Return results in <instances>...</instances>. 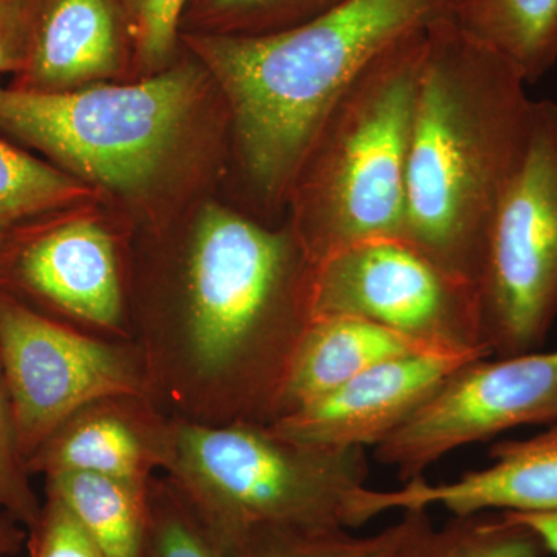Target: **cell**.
I'll return each mask as SVG.
<instances>
[{
	"mask_svg": "<svg viewBox=\"0 0 557 557\" xmlns=\"http://www.w3.org/2000/svg\"><path fill=\"white\" fill-rule=\"evenodd\" d=\"M311 318L364 319L423 350L486 354L478 285L406 239H373L314 263Z\"/></svg>",
	"mask_w": 557,
	"mask_h": 557,
	"instance_id": "obj_8",
	"label": "cell"
},
{
	"mask_svg": "<svg viewBox=\"0 0 557 557\" xmlns=\"http://www.w3.org/2000/svg\"><path fill=\"white\" fill-rule=\"evenodd\" d=\"M416 351L431 350L364 319H311L289 362L273 421L317 401L380 362Z\"/></svg>",
	"mask_w": 557,
	"mask_h": 557,
	"instance_id": "obj_16",
	"label": "cell"
},
{
	"mask_svg": "<svg viewBox=\"0 0 557 557\" xmlns=\"http://www.w3.org/2000/svg\"><path fill=\"white\" fill-rule=\"evenodd\" d=\"M491 458L490 467L453 482L429 483L418 478L394 491L368 487L362 515L369 522L392 509L442 507L453 516L557 509V423L536 437L497 443Z\"/></svg>",
	"mask_w": 557,
	"mask_h": 557,
	"instance_id": "obj_14",
	"label": "cell"
},
{
	"mask_svg": "<svg viewBox=\"0 0 557 557\" xmlns=\"http://www.w3.org/2000/svg\"><path fill=\"white\" fill-rule=\"evenodd\" d=\"M42 504L32 486V472L22 453L16 420L5 380L0 370V516L25 530L39 522Z\"/></svg>",
	"mask_w": 557,
	"mask_h": 557,
	"instance_id": "obj_24",
	"label": "cell"
},
{
	"mask_svg": "<svg viewBox=\"0 0 557 557\" xmlns=\"http://www.w3.org/2000/svg\"><path fill=\"white\" fill-rule=\"evenodd\" d=\"M507 515L536 531L539 537L544 541L549 556L557 557V509L545 512H525V515L507 512Z\"/></svg>",
	"mask_w": 557,
	"mask_h": 557,
	"instance_id": "obj_28",
	"label": "cell"
},
{
	"mask_svg": "<svg viewBox=\"0 0 557 557\" xmlns=\"http://www.w3.org/2000/svg\"><path fill=\"white\" fill-rule=\"evenodd\" d=\"M482 357L491 355L416 351L387 359L269 426L282 437L319 448H376L450 373Z\"/></svg>",
	"mask_w": 557,
	"mask_h": 557,
	"instance_id": "obj_12",
	"label": "cell"
},
{
	"mask_svg": "<svg viewBox=\"0 0 557 557\" xmlns=\"http://www.w3.org/2000/svg\"><path fill=\"white\" fill-rule=\"evenodd\" d=\"M450 0H344L287 30L259 36L182 33L218 84L256 200L287 201L319 127L344 91L399 39L449 20Z\"/></svg>",
	"mask_w": 557,
	"mask_h": 557,
	"instance_id": "obj_3",
	"label": "cell"
},
{
	"mask_svg": "<svg viewBox=\"0 0 557 557\" xmlns=\"http://www.w3.org/2000/svg\"><path fill=\"white\" fill-rule=\"evenodd\" d=\"M406 530L405 516L369 536L350 530H265L242 541L226 557H392Z\"/></svg>",
	"mask_w": 557,
	"mask_h": 557,
	"instance_id": "obj_22",
	"label": "cell"
},
{
	"mask_svg": "<svg viewBox=\"0 0 557 557\" xmlns=\"http://www.w3.org/2000/svg\"><path fill=\"white\" fill-rule=\"evenodd\" d=\"M139 557H226L166 475L148 483V522Z\"/></svg>",
	"mask_w": 557,
	"mask_h": 557,
	"instance_id": "obj_23",
	"label": "cell"
},
{
	"mask_svg": "<svg viewBox=\"0 0 557 557\" xmlns=\"http://www.w3.org/2000/svg\"><path fill=\"white\" fill-rule=\"evenodd\" d=\"M311 262L292 226L208 205L183 258L177 313L135 341L149 398L172 420H274L311 322Z\"/></svg>",
	"mask_w": 557,
	"mask_h": 557,
	"instance_id": "obj_1",
	"label": "cell"
},
{
	"mask_svg": "<svg viewBox=\"0 0 557 557\" xmlns=\"http://www.w3.org/2000/svg\"><path fill=\"white\" fill-rule=\"evenodd\" d=\"M134 57L121 0H42L22 90L69 91L104 83Z\"/></svg>",
	"mask_w": 557,
	"mask_h": 557,
	"instance_id": "obj_15",
	"label": "cell"
},
{
	"mask_svg": "<svg viewBox=\"0 0 557 557\" xmlns=\"http://www.w3.org/2000/svg\"><path fill=\"white\" fill-rule=\"evenodd\" d=\"M87 196L89 189L78 178L0 138V242L25 222Z\"/></svg>",
	"mask_w": 557,
	"mask_h": 557,
	"instance_id": "obj_20",
	"label": "cell"
},
{
	"mask_svg": "<svg viewBox=\"0 0 557 557\" xmlns=\"http://www.w3.org/2000/svg\"><path fill=\"white\" fill-rule=\"evenodd\" d=\"M129 21L134 61L146 72H161L177 53L180 25L189 0H121Z\"/></svg>",
	"mask_w": 557,
	"mask_h": 557,
	"instance_id": "obj_25",
	"label": "cell"
},
{
	"mask_svg": "<svg viewBox=\"0 0 557 557\" xmlns=\"http://www.w3.org/2000/svg\"><path fill=\"white\" fill-rule=\"evenodd\" d=\"M344 0H189L182 33L259 36L287 30Z\"/></svg>",
	"mask_w": 557,
	"mask_h": 557,
	"instance_id": "obj_21",
	"label": "cell"
},
{
	"mask_svg": "<svg viewBox=\"0 0 557 557\" xmlns=\"http://www.w3.org/2000/svg\"><path fill=\"white\" fill-rule=\"evenodd\" d=\"M428 511H403L406 530L392 557H549L536 531L507 512L453 516L437 527Z\"/></svg>",
	"mask_w": 557,
	"mask_h": 557,
	"instance_id": "obj_19",
	"label": "cell"
},
{
	"mask_svg": "<svg viewBox=\"0 0 557 557\" xmlns=\"http://www.w3.org/2000/svg\"><path fill=\"white\" fill-rule=\"evenodd\" d=\"M207 76L196 60L129 86L100 83L54 94L0 87V131L79 177L141 193L177 152Z\"/></svg>",
	"mask_w": 557,
	"mask_h": 557,
	"instance_id": "obj_6",
	"label": "cell"
},
{
	"mask_svg": "<svg viewBox=\"0 0 557 557\" xmlns=\"http://www.w3.org/2000/svg\"><path fill=\"white\" fill-rule=\"evenodd\" d=\"M0 370L25 460L97 399L148 395L134 343L84 335L0 288Z\"/></svg>",
	"mask_w": 557,
	"mask_h": 557,
	"instance_id": "obj_9",
	"label": "cell"
},
{
	"mask_svg": "<svg viewBox=\"0 0 557 557\" xmlns=\"http://www.w3.org/2000/svg\"><path fill=\"white\" fill-rule=\"evenodd\" d=\"M46 494L60 498L104 557H139L148 522V485L60 472L47 475Z\"/></svg>",
	"mask_w": 557,
	"mask_h": 557,
	"instance_id": "obj_18",
	"label": "cell"
},
{
	"mask_svg": "<svg viewBox=\"0 0 557 557\" xmlns=\"http://www.w3.org/2000/svg\"><path fill=\"white\" fill-rule=\"evenodd\" d=\"M30 557H104L67 505L47 494L39 522L28 531Z\"/></svg>",
	"mask_w": 557,
	"mask_h": 557,
	"instance_id": "obj_26",
	"label": "cell"
},
{
	"mask_svg": "<svg viewBox=\"0 0 557 557\" xmlns=\"http://www.w3.org/2000/svg\"><path fill=\"white\" fill-rule=\"evenodd\" d=\"M0 288L131 338L115 242L95 220L11 233L0 242Z\"/></svg>",
	"mask_w": 557,
	"mask_h": 557,
	"instance_id": "obj_11",
	"label": "cell"
},
{
	"mask_svg": "<svg viewBox=\"0 0 557 557\" xmlns=\"http://www.w3.org/2000/svg\"><path fill=\"white\" fill-rule=\"evenodd\" d=\"M172 418L145 395H116L84 406L28 461L32 475L87 472L148 485L170 461Z\"/></svg>",
	"mask_w": 557,
	"mask_h": 557,
	"instance_id": "obj_13",
	"label": "cell"
},
{
	"mask_svg": "<svg viewBox=\"0 0 557 557\" xmlns=\"http://www.w3.org/2000/svg\"><path fill=\"white\" fill-rule=\"evenodd\" d=\"M557 423V350L471 359L375 448L403 483L454 450L511 429Z\"/></svg>",
	"mask_w": 557,
	"mask_h": 557,
	"instance_id": "obj_10",
	"label": "cell"
},
{
	"mask_svg": "<svg viewBox=\"0 0 557 557\" xmlns=\"http://www.w3.org/2000/svg\"><path fill=\"white\" fill-rule=\"evenodd\" d=\"M429 28V27H428ZM388 47L344 91L287 200L311 262L373 239H406V182L426 32Z\"/></svg>",
	"mask_w": 557,
	"mask_h": 557,
	"instance_id": "obj_4",
	"label": "cell"
},
{
	"mask_svg": "<svg viewBox=\"0 0 557 557\" xmlns=\"http://www.w3.org/2000/svg\"><path fill=\"white\" fill-rule=\"evenodd\" d=\"M368 449L319 448L269 424L172 420L163 475L223 555L265 530H355L364 525Z\"/></svg>",
	"mask_w": 557,
	"mask_h": 557,
	"instance_id": "obj_5",
	"label": "cell"
},
{
	"mask_svg": "<svg viewBox=\"0 0 557 557\" xmlns=\"http://www.w3.org/2000/svg\"><path fill=\"white\" fill-rule=\"evenodd\" d=\"M449 20L534 84L557 64V0H450Z\"/></svg>",
	"mask_w": 557,
	"mask_h": 557,
	"instance_id": "obj_17",
	"label": "cell"
},
{
	"mask_svg": "<svg viewBox=\"0 0 557 557\" xmlns=\"http://www.w3.org/2000/svg\"><path fill=\"white\" fill-rule=\"evenodd\" d=\"M42 0H0V73L20 76L30 60Z\"/></svg>",
	"mask_w": 557,
	"mask_h": 557,
	"instance_id": "obj_27",
	"label": "cell"
},
{
	"mask_svg": "<svg viewBox=\"0 0 557 557\" xmlns=\"http://www.w3.org/2000/svg\"><path fill=\"white\" fill-rule=\"evenodd\" d=\"M27 537L24 527L7 516H0V557L20 555L21 549L27 547Z\"/></svg>",
	"mask_w": 557,
	"mask_h": 557,
	"instance_id": "obj_29",
	"label": "cell"
},
{
	"mask_svg": "<svg viewBox=\"0 0 557 557\" xmlns=\"http://www.w3.org/2000/svg\"><path fill=\"white\" fill-rule=\"evenodd\" d=\"M518 69L450 20L426 32L413 113L406 240L478 285L487 231L518 171L534 101Z\"/></svg>",
	"mask_w": 557,
	"mask_h": 557,
	"instance_id": "obj_2",
	"label": "cell"
},
{
	"mask_svg": "<svg viewBox=\"0 0 557 557\" xmlns=\"http://www.w3.org/2000/svg\"><path fill=\"white\" fill-rule=\"evenodd\" d=\"M478 289L491 357L541 350L557 319L555 101H534L525 153L487 231Z\"/></svg>",
	"mask_w": 557,
	"mask_h": 557,
	"instance_id": "obj_7",
	"label": "cell"
}]
</instances>
